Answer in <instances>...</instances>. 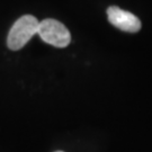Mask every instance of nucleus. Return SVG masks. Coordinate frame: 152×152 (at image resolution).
Wrapping results in <instances>:
<instances>
[{"instance_id":"f257e3e1","label":"nucleus","mask_w":152,"mask_h":152,"mask_svg":"<svg viewBox=\"0 0 152 152\" xmlns=\"http://www.w3.org/2000/svg\"><path fill=\"white\" fill-rule=\"evenodd\" d=\"M39 22L32 15H24L12 25L7 37V45L11 51L24 48L31 38L37 34Z\"/></svg>"},{"instance_id":"f03ea898","label":"nucleus","mask_w":152,"mask_h":152,"mask_svg":"<svg viewBox=\"0 0 152 152\" xmlns=\"http://www.w3.org/2000/svg\"><path fill=\"white\" fill-rule=\"evenodd\" d=\"M37 34L45 43L51 44L55 48H65L70 44V32L59 20L52 18L39 22Z\"/></svg>"},{"instance_id":"7ed1b4c3","label":"nucleus","mask_w":152,"mask_h":152,"mask_svg":"<svg viewBox=\"0 0 152 152\" xmlns=\"http://www.w3.org/2000/svg\"><path fill=\"white\" fill-rule=\"evenodd\" d=\"M108 20L115 27L127 33H136L141 29L140 19L130 11L121 9L116 6H110L107 9Z\"/></svg>"},{"instance_id":"20e7f679","label":"nucleus","mask_w":152,"mask_h":152,"mask_svg":"<svg viewBox=\"0 0 152 152\" xmlns=\"http://www.w3.org/2000/svg\"><path fill=\"white\" fill-rule=\"evenodd\" d=\"M55 152H63V151H55Z\"/></svg>"}]
</instances>
